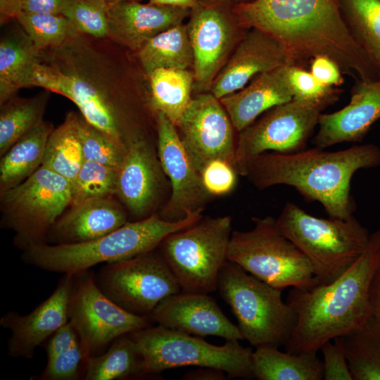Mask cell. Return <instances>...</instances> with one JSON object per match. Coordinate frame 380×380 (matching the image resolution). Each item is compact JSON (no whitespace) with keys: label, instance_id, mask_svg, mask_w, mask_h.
I'll list each match as a JSON object with an SVG mask.
<instances>
[{"label":"cell","instance_id":"cell-2","mask_svg":"<svg viewBox=\"0 0 380 380\" xmlns=\"http://www.w3.org/2000/svg\"><path fill=\"white\" fill-rule=\"evenodd\" d=\"M233 11L244 27L282 43L297 65L322 55L357 82L380 79L346 23L338 0H252L234 4Z\"/></svg>","mask_w":380,"mask_h":380},{"label":"cell","instance_id":"cell-38","mask_svg":"<svg viewBox=\"0 0 380 380\" xmlns=\"http://www.w3.org/2000/svg\"><path fill=\"white\" fill-rule=\"evenodd\" d=\"M109 4L103 0H69L63 15L78 32L96 38H108Z\"/></svg>","mask_w":380,"mask_h":380},{"label":"cell","instance_id":"cell-26","mask_svg":"<svg viewBox=\"0 0 380 380\" xmlns=\"http://www.w3.org/2000/svg\"><path fill=\"white\" fill-rule=\"evenodd\" d=\"M39 51L19 25L0 41V105L28 87Z\"/></svg>","mask_w":380,"mask_h":380},{"label":"cell","instance_id":"cell-42","mask_svg":"<svg viewBox=\"0 0 380 380\" xmlns=\"http://www.w3.org/2000/svg\"><path fill=\"white\" fill-rule=\"evenodd\" d=\"M201 175L205 189L214 197L230 193L236 186L239 174L231 163L216 159L208 163Z\"/></svg>","mask_w":380,"mask_h":380},{"label":"cell","instance_id":"cell-30","mask_svg":"<svg viewBox=\"0 0 380 380\" xmlns=\"http://www.w3.org/2000/svg\"><path fill=\"white\" fill-rule=\"evenodd\" d=\"M134 54L148 75L158 68L193 69V51L184 23L158 34Z\"/></svg>","mask_w":380,"mask_h":380},{"label":"cell","instance_id":"cell-34","mask_svg":"<svg viewBox=\"0 0 380 380\" xmlns=\"http://www.w3.org/2000/svg\"><path fill=\"white\" fill-rule=\"evenodd\" d=\"M50 91H43L28 98L15 96L1 104L0 156H2L20 138L43 120Z\"/></svg>","mask_w":380,"mask_h":380},{"label":"cell","instance_id":"cell-4","mask_svg":"<svg viewBox=\"0 0 380 380\" xmlns=\"http://www.w3.org/2000/svg\"><path fill=\"white\" fill-rule=\"evenodd\" d=\"M380 256V230L370 234L360 258L343 274L328 284L292 288L286 302L298 319L284 346L286 352L318 351L328 341L344 335L373 314L369 286Z\"/></svg>","mask_w":380,"mask_h":380},{"label":"cell","instance_id":"cell-29","mask_svg":"<svg viewBox=\"0 0 380 380\" xmlns=\"http://www.w3.org/2000/svg\"><path fill=\"white\" fill-rule=\"evenodd\" d=\"M336 338L353 380H380V315Z\"/></svg>","mask_w":380,"mask_h":380},{"label":"cell","instance_id":"cell-6","mask_svg":"<svg viewBox=\"0 0 380 380\" xmlns=\"http://www.w3.org/2000/svg\"><path fill=\"white\" fill-rule=\"evenodd\" d=\"M276 220L281 232L308 258L323 284L334 281L353 265L370 236L353 215L317 217L291 202L286 203Z\"/></svg>","mask_w":380,"mask_h":380},{"label":"cell","instance_id":"cell-39","mask_svg":"<svg viewBox=\"0 0 380 380\" xmlns=\"http://www.w3.org/2000/svg\"><path fill=\"white\" fill-rule=\"evenodd\" d=\"M78 130L84 160L120 168L125 153L90 125L80 113L78 115Z\"/></svg>","mask_w":380,"mask_h":380},{"label":"cell","instance_id":"cell-9","mask_svg":"<svg viewBox=\"0 0 380 380\" xmlns=\"http://www.w3.org/2000/svg\"><path fill=\"white\" fill-rule=\"evenodd\" d=\"M143 358L144 375L154 374L175 367H213L229 377L254 378L250 348L238 340H226L215 346L203 338L157 324L129 334Z\"/></svg>","mask_w":380,"mask_h":380},{"label":"cell","instance_id":"cell-25","mask_svg":"<svg viewBox=\"0 0 380 380\" xmlns=\"http://www.w3.org/2000/svg\"><path fill=\"white\" fill-rule=\"evenodd\" d=\"M289 66L262 73L243 89L220 99L236 132L239 133L272 108L293 99Z\"/></svg>","mask_w":380,"mask_h":380},{"label":"cell","instance_id":"cell-10","mask_svg":"<svg viewBox=\"0 0 380 380\" xmlns=\"http://www.w3.org/2000/svg\"><path fill=\"white\" fill-rule=\"evenodd\" d=\"M232 233L230 216L206 217L162 241L159 251L182 292L208 294L217 289Z\"/></svg>","mask_w":380,"mask_h":380},{"label":"cell","instance_id":"cell-36","mask_svg":"<svg viewBox=\"0 0 380 380\" xmlns=\"http://www.w3.org/2000/svg\"><path fill=\"white\" fill-rule=\"evenodd\" d=\"M14 20L38 50L60 45L78 32L63 14L23 13Z\"/></svg>","mask_w":380,"mask_h":380},{"label":"cell","instance_id":"cell-15","mask_svg":"<svg viewBox=\"0 0 380 380\" xmlns=\"http://www.w3.org/2000/svg\"><path fill=\"white\" fill-rule=\"evenodd\" d=\"M194 55V82L210 89L243 37L241 27L227 0H199L186 24Z\"/></svg>","mask_w":380,"mask_h":380},{"label":"cell","instance_id":"cell-43","mask_svg":"<svg viewBox=\"0 0 380 380\" xmlns=\"http://www.w3.org/2000/svg\"><path fill=\"white\" fill-rule=\"evenodd\" d=\"M69 0H0L1 25L23 13L63 14Z\"/></svg>","mask_w":380,"mask_h":380},{"label":"cell","instance_id":"cell-7","mask_svg":"<svg viewBox=\"0 0 380 380\" xmlns=\"http://www.w3.org/2000/svg\"><path fill=\"white\" fill-rule=\"evenodd\" d=\"M217 289L236 317L243 337L255 348L285 346L297 323V313L272 286L227 260Z\"/></svg>","mask_w":380,"mask_h":380},{"label":"cell","instance_id":"cell-40","mask_svg":"<svg viewBox=\"0 0 380 380\" xmlns=\"http://www.w3.org/2000/svg\"><path fill=\"white\" fill-rule=\"evenodd\" d=\"M288 77L293 99L315 103L327 108L338 100L342 91L336 87L323 84L310 71L300 65H289Z\"/></svg>","mask_w":380,"mask_h":380},{"label":"cell","instance_id":"cell-22","mask_svg":"<svg viewBox=\"0 0 380 380\" xmlns=\"http://www.w3.org/2000/svg\"><path fill=\"white\" fill-rule=\"evenodd\" d=\"M190 9L125 0L109 4L108 38L137 53L149 39L181 23Z\"/></svg>","mask_w":380,"mask_h":380},{"label":"cell","instance_id":"cell-17","mask_svg":"<svg viewBox=\"0 0 380 380\" xmlns=\"http://www.w3.org/2000/svg\"><path fill=\"white\" fill-rule=\"evenodd\" d=\"M158 156L171 185V194L160 216L177 221L203 211L213 196L205 189L180 139L175 125L161 112L156 115Z\"/></svg>","mask_w":380,"mask_h":380},{"label":"cell","instance_id":"cell-45","mask_svg":"<svg viewBox=\"0 0 380 380\" xmlns=\"http://www.w3.org/2000/svg\"><path fill=\"white\" fill-rule=\"evenodd\" d=\"M310 72L321 83L338 87L343 82V72L338 65L327 56H317L310 61Z\"/></svg>","mask_w":380,"mask_h":380},{"label":"cell","instance_id":"cell-20","mask_svg":"<svg viewBox=\"0 0 380 380\" xmlns=\"http://www.w3.org/2000/svg\"><path fill=\"white\" fill-rule=\"evenodd\" d=\"M148 316L158 325L191 335L243 339L238 326L207 293L181 291L171 295L160 301Z\"/></svg>","mask_w":380,"mask_h":380},{"label":"cell","instance_id":"cell-21","mask_svg":"<svg viewBox=\"0 0 380 380\" xmlns=\"http://www.w3.org/2000/svg\"><path fill=\"white\" fill-rule=\"evenodd\" d=\"M163 174L148 139L137 141L129 146L118 169L115 196L132 215L146 218L158 203Z\"/></svg>","mask_w":380,"mask_h":380},{"label":"cell","instance_id":"cell-37","mask_svg":"<svg viewBox=\"0 0 380 380\" xmlns=\"http://www.w3.org/2000/svg\"><path fill=\"white\" fill-rule=\"evenodd\" d=\"M118 169L85 160L72 184V205L115 196Z\"/></svg>","mask_w":380,"mask_h":380},{"label":"cell","instance_id":"cell-44","mask_svg":"<svg viewBox=\"0 0 380 380\" xmlns=\"http://www.w3.org/2000/svg\"><path fill=\"white\" fill-rule=\"evenodd\" d=\"M328 341L319 350L323 355V379L353 380L343 350L336 338Z\"/></svg>","mask_w":380,"mask_h":380},{"label":"cell","instance_id":"cell-11","mask_svg":"<svg viewBox=\"0 0 380 380\" xmlns=\"http://www.w3.org/2000/svg\"><path fill=\"white\" fill-rule=\"evenodd\" d=\"M0 196L1 226L14 232V244L24 251L46 242L53 224L70 205L72 184L42 165Z\"/></svg>","mask_w":380,"mask_h":380},{"label":"cell","instance_id":"cell-5","mask_svg":"<svg viewBox=\"0 0 380 380\" xmlns=\"http://www.w3.org/2000/svg\"><path fill=\"white\" fill-rule=\"evenodd\" d=\"M203 211L169 221L160 215L127 222L115 231L90 241L69 244L32 246L23 251V260L41 270L77 274L101 263L128 260L153 251L169 234L184 229L203 217Z\"/></svg>","mask_w":380,"mask_h":380},{"label":"cell","instance_id":"cell-18","mask_svg":"<svg viewBox=\"0 0 380 380\" xmlns=\"http://www.w3.org/2000/svg\"><path fill=\"white\" fill-rule=\"evenodd\" d=\"M291 65L296 64L282 43L260 30L250 28L214 79L210 91L220 99L243 89L262 73Z\"/></svg>","mask_w":380,"mask_h":380},{"label":"cell","instance_id":"cell-48","mask_svg":"<svg viewBox=\"0 0 380 380\" xmlns=\"http://www.w3.org/2000/svg\"><path fill=\"white\" fill-rule=\"evenodd\" d=\"M369 300L374 314L380 315V256L370 283Z\"/></svg>","mask_w":380,"mask_h":380},{"label":"cell","instance_id":"cell-32","mask_svg":"<svg viewBox=\"0 0 380 380\" xmlns=\"http://www.w3.org/2000/svg\"><path fill=\"white\" fill-rule=\"evenodd\" d=\"M79 113L68 112L48 139L42 165L72 182L84 163L78 130Z\"/></svg>","mask_w":380,"mask_h":380},{"label":"cell","instance_id":"cell-49","mask_svg":"<svg viewBox=\"0 0 380 380\" xmlns=\"http://www.w3.org/2000/svg\"><path fill=\"white\" fill-rule=\"evenodd\" d=\"M199 0H148L149 3L172 6L177 8L191 9Z\"/></svg>","mask_w":380,"mask_h":380},{"label":"cell","instance_id":"cell-35","mask_svg":"<svg viewBox=\"0 0 380 380\" xmlns=\"http://www.w3.org/2000/svg\"><path fill=\"white\" fill-rule=\"evenodd\" d=\"M353 35L376 65L380 75V0H338Z\"/></svg>","mask_w":380,"mask_h":380},{"label":"cell","instance_id":"cell-23","mask_svg":"<svg viewBox=\"0 0 380 380\" xmlns=\"http://www.w3.org/2000/svg\"><path fill=\"white\" fill-rule=\"evenodd\" d=\"M380 118V79L357 81L350 103L332 113H322L318 129L312 140L326 148L342 142H360Z\"/></svg>","mask_w":380,"mask_h":380},{"label":"cell","instance_id":"cell-46","mask_svg":"<svg viewBox=\"0 0 380 380\" xmlns=\"http://www.w3.org/2000/svg\"><path fill=\"white\" fill-rule=\"evenodd\" d=\"M80 343L79 336L72 324L68 321L49 338L46 347L47 360Z\"/></svg>","mask_w":380,"mask_h":380},{"label":"cell","instance_id":"cell-13","mask_svg":"<svg viewBox=\"0 0 380 380\" xmlns=\"http://www.w3.org/2000/svg\"><path fill=\"white\" fill-rule=\"evenodd\" d=\"M68 315L86 360L103 353L118 337L149 327L151 321L149 316L130 313L115 304L88 271L74 274Z\"/></svg>","mask_w":380,"mask_h":380},{"label":"cell","instance_id":"cell-14","mask_svg":"<svg viewBox=\"0 0 380 380\" xmlns=\"http://www.w3.org/2000/svg\"><path fill=\"white\" fill-rule=\"evenodd\" d=\"M324 108L320 104L292 99L266 111L239 132L235 151L238 174L242 175L248 161L264 152L292 153L303 150Z\"/></svg>","mask_w":380,"mask_h":380},{"label":"cell","instance_id":"cell-50","mask_svg":"<svg viewBox=\"0 0 380 380\" xmlns=\"http://www.w3.org/2000/svg\"><path fill=\"white\" fill-rule=\"evenodd\" d=\"M103 1H106L108 3H110V4H113V3H116V2L125 1V0H103Z\"/></svg>","mask_w":380,"mask_h":380},{"label":"cell","instance_id":"cell-28","mask_svg":"<svg viewBox=\"0 0 380 380\" xmlns=\"http://www.w3.org/2000/svg\"><path fill=\"white\" fill-rule=\"evenodd\" d=\"M317 350L295 354L272 346L257 347L252 353L254 378L259 380H322L323 362Z\"/></svg>","mask_w":380,"mask_h":380},{"label":"cell","instance_id":"cell-3","mask_svg":"<svg viewBox=\"0 0 380 380\" xmlns=\"http://www.w3.org/2000/svg\"><path fill=\"white\" fill-rule=\"evenodd\" d=\"M324 149L264 152L248 161L242 176L259 189L293 186L307 200L321 203L330 217L347 219L355 210L352 177L360 169L380 165V148L367 144L337 151Z\"/></svg>","mask_w":380,"mask_h":380},{"label":"cell","instance_id":"cell-19","mask_svg":"<svg viewBox=\"0 0 380 380\" xmlns=\"http://www.w3.org/2000/svg\"><path fill=\"white\" fill-rule=\"evenodd\" d=\"M74 274H64L53 293L31 312L10 310L1 316L0 325L10 330L8 355L31 359L35 349L69 321L68 308Z\"/></svg>","mask_w":380,"mask_h":380},{"label":"cell","instance_id":"cell-27","mask_svg":"<svg viewBox=\"0 0 380 380\" xmlns=\"http://www.w3.org/2000/svg\"><path fill=\"white\" fill-rule=\"evenodd\" d=\"M53 129L51 122L42 120L1 156L0 194L21 184L42 166Z\"/></svg>","mask_w":380,"mask_h":380},{"label":"cell","instance_id":"cell-41","mask_svg":"<svg viewBox=\"0 0 380 380\" xmlns=\"http://www.w3.org/2000/svg\"><path fill=\"white\" fill-rule=\"evenodd\" d=\"M86 357L81 343L48 360L45 369L38 376L41 380H75L79 377Z\"/></svg>","mask_w":380,"mask_h":380},{"label":"cell","instance_id":"cell-47","mask_svg":"<svg viewBox=\"0 0 380 380\" xmlns=\"http://www.w3.org/2000/svg\"><path fill=\"white\" fill-rule=\"evenodd\" d=\"M228 376L222 370L213 367H200L187 372L183 376L184 379L190 380H222Z\"/></svg>","mask_w":380,"mask_h":380},{"label":"cell","instance_id":"cell-16","mask_svg":"<svg viewBox=\"0 0 380 380\" xmlns=\"http://www.w3.org/2000/svg\"><path fill=\"white\" fill-rule=\"evenodd\" d=\"M175 127L186 153L200 172L216 159L227 161L236 168V130L220 99L211 92L192 98Z\"/></svg>","mask_w":380,"mask_h":380},{"label":"cell","instance_id":"cell-51","mask_svg":"<svg viewBox=\"0 0 380 380\" xmlns=\"http://www.w3.org/2000/svg\"><path fill=\"white\" fill-rule=\"evenodd\" d=\"M134 1H140V0H134Z\"/></svg>","mask_w":380,"mask_h":380},{"label":"cell","instance_id":"cell-1","mask_svg":"<svg viewBox=\"0 0 380 380\" xmlns=\"http://www.w3.org/2000/svg\"><path fill=\"white\" fill-rule=\"evenodd\" d=\"M131 52L109 38L78 32L39 51L28 87L70 100L90 125L126 153L132 144L148 139L139 107L153 109L151 96L135 93Z\"/></svg>","mask_w":380,"mask_h":380},{"label":"cell","instance_id":"cell-12","mask_svg":"<svg viewBox=\"0 0 380 380\" xmlns=\"http://www.w3.org/2000/svg\"><path fill=\"white\" fill-rule=\"evenodd\" d=\"M156 249L106 263L94 274L98 287L126 311L148 316L163 299L182 291L160 251Z\"/></svg>","mask_w":380,"mask_h":380},{"label":"cell","instance_id":"cell-8","mask_svg":"<svg viewBox=\"0 0 380 380\" xmlns=\"http://www.w3.org/2000/svg\"><path fill=\"white\" fill-rule=\"evenodd\" d=\"M252 221L251 230L232 232L227 260L281 289L320 284L308 258L281 232L275 218L253 217Z\"/></svg>","mask_w":380,"mask_h":380},{"label":"cell","instance_id":"cell-24","mask_svg":"<svg viewBox=\"0 0 380 380\" xmlns=\"http://www.w3.org/2000/svg\"><path fill=\"white\" fill-rule=\"evenodd\" d=\"M127 222L125 209L113 196L84 201L70 205L49 230L45 243L69 244L90 241Z\"/></svg>","mask_w":380,"mask_h":380},{"label":"cell","instance_id":"cell-31","mask_svg":"<svg viewBox=\"0 0 380 380\" xmlns=\"http://www.w3.org/2000/svg\"><path fill=\"white\" fill-rule=\"evenodd\" d=\"M148 76L153 108L175 125L192 99L193 70L158 68Z\"/></svg>","mask_w":380,"mask_h":380},{"label":"cell","instance_id":"cell-33","mask_svg":"<svg viewBox=\"0 0 380 380\" xmlns=\"http://www.w3.org/2000/svg\"><path fill=\"white\" fill-rule=\"evenodd\" d=\"M143 358L129 334L116 338L103 353L88 357L85 380H115L143 376Z\"/></svg>","mask_w":380,"mask_h":380}]
</instances>
